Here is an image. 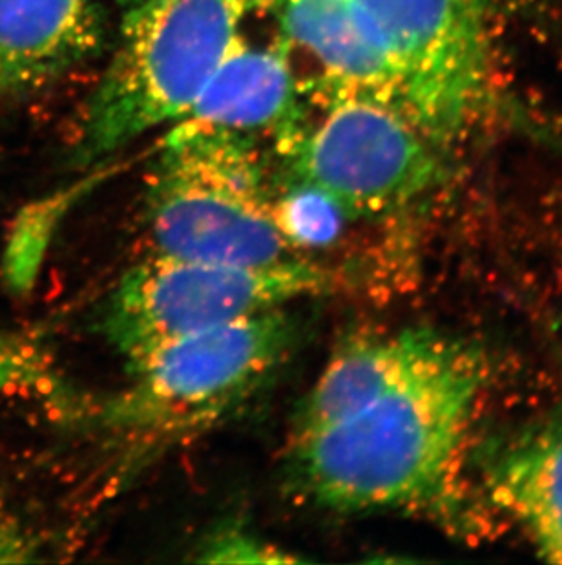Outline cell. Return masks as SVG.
Listing matches in <instances>:
<instances>
[{
  "label": "cell",
  "instance_id": "obj_10",
  "mask_svg": "<svg viewBox=\"0 0 562 565\" xmlns=\"http://www.w3.org/2000/svg\"><path fill=\"white\" fill-rule=\"evenodd\" d=\"M280 11L289 46L320 68L303 85L307 96L358 94L403 107L391 55L355 0H280Z\"/></svg>",
  "mask_w": 562,
  "mask_h": 565
},
{
  "label": "cell",
  "instance_id": "obj_17",
  "mask_svg": "<svg viewBox=\"0 0 562 565\" xmlns=\"http://www.w3.org/2000/svg\"><path fill=\"white\" fill-rule=\"evenodd\" d=\"M102 2H110V4L119 6L122 10H132L133 6L138 4L139 0H102Z\"/></svg>",
  "mask_w": 562,
  "mask_h": 565
},
{
  "label": "cell",
  "instance_id": "obj_16",
  "mask_svg": "<svg viewBox=\"0 0 562 565\" xmlns=\"http://www.w3.org/2000/svg\"><path fill=\"white\" fill-rule=\"evenodd\" d=\"M37 553V540L0 497V564L32 562Z\"/></svg>",
  "mask_w": 562,
  "mask_h": 565
},
{
  "label": "cell",
  "instance_id": "obj_5",
  "mask_svg": "<svg viewBox=\"0 0 562 565\" xmlns=\"http://www.w3.org/2000/svg\"><path fill=\"white\" fill-rule=\"evenodd\" d=\"M307 97L322 113L313 121L303 116L278 145L285 182L324 192L349 222L400 213L441 183V139L398 103L358 94Z\"/></svg>",
  "mask_w": 562,
  "mask_h": 565
},
{
  "label": "cell",
  "instance_id": "obj_8",
  "mask_svg": "<svg viewBox=\"0 0 562 565\" xmlns=\"http://www.w3.org/2000/svg\"><path fill=\"white\" fill-rule=\"evenodd\" d=\"M464 339L428 326L360 333L333 353L292 419L289 441L355 416L414 377L446 363Z\"/></svg>",
  "mask_w": 562,
  "mask_h": 565
},
{
  "label": "cell",
  "instance_id": "obj_14",
  "mask_svg": "<svg viewBox=\"0 0 562 565\" xmlns=\"http://www.w3.org/2000/svg\"><path fill=\"white\" fill-rule=\"evenodd\" d=\"M196 562L207 564H296L305 558L281 550L239 523H227L208 534L197 547Z\"/></svg>",
  "mask_w": 562,
  "mask_h": 565
},
{
  "label": "cell",
  "instance_id": "obj_15",
  "mask_svg": "<svg viewBox=\"0 0 562 565\" xmlns=\"http://www.w3.org/2000/svg\"><path fill=\"white\" fill-rule=\"evenodd\" d=\"M33 390H58L48 359L32 342L0 331V399Z\"/></svg>",
  "mask_w": 562,
  "mask_h": 565
},
{
  "label": "cell",
  "instance_id": "obj_3",
  "mask_svg": "<svg viewBox=\"0 0 562 565\" xmlns=\"http://www.w3.org/2000/svg\"><path fill=\"white\" fill-rule=\"evenodd\" d=\"M147 185L155 255L233 266L303 256L278 225L280 188L255 138L172 125Z\"/></svg>",
  "mask_w": 562,
  "mask_h": 565
},
{
  "label": "cell",
  "instance_id": "obj_7",
  "mask_svg": "<svg viewBox=\"0 0 562 565\" xmlns=\"http://www.w3.org/2000/svg\"><path fill=\"white\" fill-rule=\"evenodd\" d=\"M386 44L403 107L435 138L461 127L483 92V0H355Z\"/></svg>",
  "mask_w": 562,
  "mask_h": 565
},
{
  "label": "cell",
  "instance_id": "obj_1",
  "mask_svg": "<svg viewBox=\"0 0 562 565\" xmlns=\"http://www.w3.org/2000/svg\"><path fill=\"white\" fill-rule=\"evenodd\" d=\"M488 361L464 341L446 363L355 416L289 441L287 478L325 511L439 509L456 492Z\"/></svg>",
  "mask_w": 562,
  "mask_h": 565
},
{
  "label": "cell",
  "instance_id": "obj_2",
  "mask_svg": "<svg viewBox=\"0 0 562 565\" xmlns=\"http://www.w3.org/2000/svg\"><path fill=\"white\" fill-rule=\"evenodd\" d=\"M280 0H139L86 110L83 158L96 161L177 124L247 22Z\"/></svg>",
  "mask_w": 562,
  "mask_h": 565
},
{
  "label": "cell",
  "instance_id": "obj_4",
  "mask_svg": "<svg viewBox=\"0 0 562 565\" xmlns=\"http://www.w3.org/2000/svg\"><path fill=\"white\" fill-rule=\"evenodd\" d=\"M285 308L185 337L127 364L121 390L90 406V419L132 452H150L207 428L277 372L298 339Z\"/></svg>",
  "mask_w": 562,
  "mask_h": 565
},
{
  "label": "cell",
  "instance_id": "obj_12",
  "mask_svg": "<svg viewBox=\"0 0 562 565\" xmlns=\"http://www.w3.org/2000/svg\"><path fill=\"white\" fill-rule=\"evenodd\" d=\"M484 489L542 558L562 564V406L491 454Z\"/></svg>",
  "mask_w": 562,
  "mask_h": 565
},
{
  "label": "cell",
  "instance_id": "obj_13",
  "mask_svg": "<svg viewBox=\"0 0 562 565\" xmlns=\"http://www.w3.org/2000/svg\"><path fill=\"white\" fill-rule=\"evenodd\" d=\"M281 185L277 196V220L281 233L294 252L327 247L344 230L342 209L318 189L303 183Z\"/></svg>",
  "mask_w": 562,
  "mask_h": 565
},
{
  "label": "cell",
  "instance_id": "obj_11",
  "mask_svg": "<svg viewBox=\"0 0 562 565\" xmlns=\"http://www.w3.org/2000/svg\"><path fill=\"white\" fill-rule=\"evenodd\" d=\"M102 0H0V97L39 90L99 54Z\"/></svg>",
  "mask_w": 562,
  "mask_h": 565
},
{
  "label": "cell",
  "instance_id": "obj_9",
  "mask_svg": "<svg viewBox=\"0 0 562 565\" xmlns=\"http://www.w3.org/2000/svg\"><path fill=\"white\" fill-rule=\"evenodd\" d=\"M274 44L239 39L188 113L177 121L280 145L300 125L305 97L285 38ZM175 124V125H177Z\"/></svg>",
  "mask_w": 562,
  "mask_h": 565
},
{
  "label": "cell",
  "instance_id": "obj_6",
  "mask_svg": "<svg viewBox=\"0 0 562 565\" xmlns=\"http://www.w3.org/2000/svg\"><path fill=\"white\" fill-rule=\"evenodd\" d=\"M333 286V273L303 256L272 266H233L154 253L119 278L99 328L130 364L170 342L280 310Z\"/></svg>",
  "mask_w": 562,
  "mask_h": 565
}]
</instances>
